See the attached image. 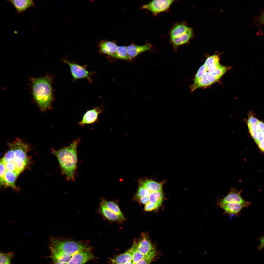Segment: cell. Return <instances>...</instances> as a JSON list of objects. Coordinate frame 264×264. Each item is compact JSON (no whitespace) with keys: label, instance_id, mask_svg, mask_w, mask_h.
Masks as SVG:
<instances>
[{"label":"cell","instance_id":"cell-37","mask_svg":"<svg viewBox=\"0 0 264 264\" xmlns=\"http://www.w3.org/2000/svg\"><path fill=\"white\" fill-rule=\"evenodd\" d=\"M221 65L219 63L210 65L207 67L208 71L211 74L214 73Z\"/></svg>","mask_w":264,"mask_h":264},{"label":"cell","instance_id":"cell-11","mask_svg":"<svg viewBox=\"0 0 264 264\" xmlns=\"http://www.w3.org/2000/svg\"><path fill=\"white\" fill-rule=\"evenodd\" d=\"M220 79L208 72H207L197 82L190 86L191 92H193L198 88L209 86L217 82Z\"/></svg>","mask_w":264,"mask_h":264},{"label":"cell","instance_id":"cell-35","mask_svg":"<svg viewBox=\"0 0 264 264\" xmlns=\"http://www.w3.org/2000/svg\"><path fill=\"white\" fill-rule=\"evenodd\" d=\"M4 163L7 170L15 172L19 175L17 173L16 167L13 162L8 161Z\"/></svg>","mask_w":264,"mask_h":264},{"label":"cell","instance_id":"cell-43","mask_svg":"<svg viewBox=\"0 0 264 264\" xmlns=\"http://www.w3.org/2000/svg\"><path fill=\"white\" fill-rule=\"evenodd\" d=\"M261 150L264 152V140L257 144Z\"/></svg>","mask_w":264,"mask_h":264},{"label":"cell","instance_id":"cell-45","mask_svg":"<svg viewBox=\"0 0 264 264\" xmlns=\"http://www.w3.org/2000/svg\"><path fill=\"white\" fill-rule=\"evenodd\" d=\"M53 264H68L66 263H62L57 262H53Z\"/></svg>","mask_w":264,"mask_h":264},{"label":"cell","instance_id":"cell-18","mask_svg":"<svg viewBox=\"0 0 264 264\" xmlns=\"http://www.w3.org/2000/svg\"><path fill=\"white\" fill-rule=\"evenodd\" d=\"M18 175L15 172L7 170L4 176L3 186L6 187H11L16 191H19V188L15 185L16 179Z\"/></svg>","mask_w":264,"mask_h":264},{"label":"cell","instance_id":"cell-19","mask_svg":"<svg viewBox=\"0 0 264 264\" xmlns=\"http://www.w3.org/2000/svg\"><path fill=\"white\" fill-rule=\"evenodd\" d=\"M139 182L141 186L144 187L152 192L162 190V183H160L148 179L141 180Z\"/></svg>","mask_w":264,"mask_h":264},{"label":"cell","instance_id":"cell-16","mask_svg":"<svg viewBox=\"0 0 264 264\" xmlns=\"http://www.w3.org/2000/svg\"><path fill=\"white\" fill-rule=\"evenodd\" d=\"M49 248L51 253L49 257L52 262L68 264L72 257L52 247H49Z\"/></svg>","mask_w":264,"mask_h":264},{"label":"cell","instance_id":"cell-38","mask_svg":"<svg viewBox=\"0 0 264 264\" xmlns=\"http://www.w3.org/2000/svg\"><path fill=\"white\" fill-rule=\"evenodd\" d=\"M257 140L255 141L257 144L264 140V133L263 131L259 130L257 133Z\"/></svg>","mask_w":264,"mask_h":264},{"label":"cell","instance_id":"cell-47","mask_svg":"<svg viewBox=\"0 0 264 264\" xmlns=\"http://www.w3.org/2000/svg\"><path fill=\"white\" fill-rule=\"evenodd\" d=\"M263 132H264V130H263Z\"/></svg>","mask_w":264,"mask_h":264},{"label":"cell","instance_id":"cell-4","mask_svg":"<svg viewBox=\"0 0 264 264\" xmlns=\"http://www.w3.org/2000/svg\"><path fill=\"white\" fill-rule=\"evenodd\" d=\"M170 41L174 49L176 51L180 46L187 44L193 35L192 28L186 23L176 24L170 29L169 33Z\"/></svg>","mask_w":264,"mask_h":264},{"label":"cell","instance_id":"cell-13","mask_svg":"<svg viewBox=\"0 0 264 264\" xmlns=\"http://www.w3.org/2000/svg\"><path fill=\"white\" fill-rule=\"evenodd\" d=\"M6 1L12 4L18 14H22L31 7H35L33 0H9Z\"/></svg>","mask_w":264,"mask_h":264},{"label":"cell","instance_id":"cell-9","mask_svg":"<svg viewBox=\"0 0 264 264\" xmlns=\"http://www.w3.org/2000/svg\"><path fill=\"white\" fill-rule=\"evenodd\" d=\"M103 110L102 106H98L87 111L83 115L78 124L81 127L86 124H94L98 121L99 115Z\"/></svg>","mask_w":264,"mask_h":264},{"label":"cell","instance_id":"cell-14","mask_svg":"<svg viewBox=\"0 0 264 264\" xmlns=\"http://www.w3.org/2000/svg\"><path fill=\"white\" fill-rule=\"evenodd\" d=\"M137 248L141 254L146 255L155 249L146 235L143 233L142 237L137 243Z\"/></svg>","mask_w":264,"mask_h":264},{"label":"cell","instance_id":"cell-1","mask_svg":"<svg viewBox=\"0 0 264 264\" xmlns=\"http://www.w3.org/2000/svg\"><path fill=\"white\" fill-rule=\"evenodd\" d=\"M80 138L75 139L69 145L56 150L51 149L52 153L58 161L62 174L68 181L75 179L77 163V148Z\"/></svg>","mask_w":264,"mask_h":264},{"label":"cell","instance_id":"cell-31","mask_svg":"<svg viewBox=\"0 0 264 264\" xmlns=\"http://www.w3.org/2000/svg\"><path fill=\"white\" fill-rule=\"evenodd\" d=\"M15 154L13 150L9 148V150L2 159L4 162L8 161L13 162L15 158Z\"/></svg>","mask_w":264,"mask_h":264},{"label":"cell","instance_id":"cell-6","mask_svg":"<svg viewBox=\"0 0 264 264\" xmlns=\"http://www.w3.org/2000/svg\"><path fill=\"white\" fill-rule=\"evenodd\" d=\"M174 1L173 0H154L143 5L141 8L148 10L156 16L168 11Z\"/></svg>","mask_w":264,"mask_h":264},{"label":"cell","instance_id":"cell-33","mask_svg":"<svg viewBox=\"0 0 264 264\" xmlns=\"http://www.w3.org/2000/svg\"><path fill=\"white\" fill-rule=\"evenodd\" d=\"M0 186H3L4 184V176L7 170L5 167V163L2 159H1L0 161Z\"/></svg>","mask_w":264,"mask_h":264},{"label":"cell","instance_id":"cell-36","mask_svg":"<svg viewBox=\"0 0 264 264\" xmlns=\"http://www.w3.org/2000/svg\"><path fill=\"white\" fill-rule=\"evenodd\" d=\"M159 206L158 205L148 202L145 205L144 210L146 211H151L157 209Z\"/></svg>","mask_w":264,"mask_h":264},{"label":"cell","instance_id":"cell-26","mask_svg":"<svg viewBox=\"0 0 264 264\" xmlns=\"http://www.w3.org/2000/svg\"><path fill=\"white\" fill-rule=\"evenodd\" d=\"M14 256L13 252L6 253L1 252L0 253V264H11V261Z\"/></svg>","mask_w":264,"mask_h":264},{"label":"cell","instance_id":"cell-12","mask_svg":"<svg viewBox=\"0 0 264 264\" xmlns=\"http://www.w3.org/2000/svg\"><path fill=\"white\" fill-rule=\"evenodd\" d=\"M218 205L223 209L224 213L229 215L231 216H237L242 209L243 208L246 207L243 204L234 202Z\"/></svg>","mask_w":264,"mask_h":264},{"label":"cell","instance_id":"cell-25","mask_svg":"<svg viewBox=\"0 0 264 264\" xmlns=\"http://www.w3.org/2000/svg\"><path fill=\"white\" fill-rule=\"evenodd\" d=\"M163 197L162 190L151 192L149 196V202L160 206L162 202Z\"/></svg>","mask_w":264,"mask_h":264},{"label":"cell","instance_id":"cell-20","mask_svg":"<svg viewBox=\"0 0 264 264\" xmlns=\"http://www.w3.org/2000/svg\"><path fill=\"white\" fill-rule=\"evenodd\" d=\"M100 209L102 215L110 220L121 222L124 220L121 217L112 212L100 203Z\"/></svg>","mask_w":264,"mask_h":264},{"label":"cell","instance_id":"cell-34","mask_svg":"<svg viewBox=\"0 0 264 264\" xmlns=\"http://www.w3.org/2000/svg\"><path fill=\"white\" fill-rule=\"evenodd\" d=\"M227 69V67L221 65L214 73L211 74L220 78L226 72Z\"/></svg>","mask_w":264,"mask_h":264},{"label":"cell","instance_id":"cell-39","mask_svg":"<svg viewBox=\"0 0 264 264\" xmlns=\"http://www.w3.org/2000/svg\"><path fill=\"white\" fill-rule=\"evenodd\" d=\"M260 244L258 247L259 251H260L264 248V236L259 238Z\"/></svg>","mask_w":264,"mask_h":264},{"label":"cell","instance_id":"cell-46","mask_svg":"<svg viewBox=\"0 0 264 264\" xmlns=\"http://www.w3.org/2000/svg\"><path fill=\"white\" fill-rule=\"evenodd\" d=\"M125 264H133L132 261L128 262L125 263Z\"/></svg>","mask_w":264,"mask_h":264},{"label":"cell","instance_id":"cell-28","mask_svg":"<svg viewBox=\"0 0 264 264\" xmlns=\"http://www.w3.org/2000/svg\"><path fill=\"white\" fill-rule=\"evenodd\" d=\"M157 254L155 249L146 255L143 259L135 264H150Z\"/></svg>","mask_w":264,"mask_h":264},{"label":"cell","instance_id":"cell-42","mask_svg":"<svg viewBox=\"0 0 264 264\" xmlns=\"http://www.w3.org/2000/svg\"><path fill=\"white\" fill-rule=\"evenodd\" d=\"M256 124L259 130L263 131L264 130V123L263 122L259 121Z\"/></svg>","mask_w":264,"mask_h":264},{"label":"cell","instance_id":"cell-23","mask_svg":"<svg viewBox=\"0 0 264 264\" xmlns=\"http://www.w3.org/2000/svg\"><path fill=\"white\" fill-rule=\"evenodd\" d=\"M137 242L134 240L131 247L128 250L132 254V262L135 264L144 258L146 255H144L140 253L137 248Z\"/></svg>","mask_w":264,"mask_h":264},{"label":"cell","instance_id":"cell-32","mask_svg":"<svg viewBox=\"0 0 264 264\" xmlns=\"http://www.w3.org/2000/svg\"><path fill=\"white\" fill-rule=\"evenodd\" d=\"M249 130L253 138L255 141L257 139V135L259 131L256 124H248Z\"/></svg>","mask_w":264,"mask_h":264},{"label":"cell","instance_id":"cell-7","mask_svg":"<svg viewBox=\"0 0 264 264\" xmlns=\"http://www.w3.org/2000/svg\"><path fill=\"white\" fill-rule=\"evenodd\" d=\"M9 148L12 149L15 154V157L22 159L28 163V159L27 153L29 150L30 147L28 144L18 138L13 142L8 143Z\"/></svg>","mask_w":264,"mask_h":264},{"label":"cell","instance_id":"cell-2","mask_svg":"<svg viewBox=\"0 0 264 264\" xmlns=\"http://www.w3.org/2000/svg\"><path fill=\"white\" fill-rule=\"evenodd\" d=\"M31 81L32 94L40 110L44 111L51 109L54 100L52 77L47 75L40 77L32 78Z\"/></svg>","mask_w":264,"mask_h":264},{"label":"cell","instance_id":"cell-22","mask_svg":"<svg viewBox=\"0 0 264 264\" xmlns=\"http://www.w3.org/2000/svg\"><path fill=\"white\" fill-rule=\"evenodd\" d=\"M100 203L109 210L121 217L124 220L125 218L117 205L113 202L102 199Z\"/></svg>","mask_w":264,"mask_h":264},{"label":"cell","instance_id":"cell-27","mask_svg":"<svg viewBox=\"0 0 264 264\" xmlns=\"http://www.w3.org/2000/svg\"><path fill=\"white\" fill-rule=\"evenodd\" d=\"M151 192L144 187L140 186L138 189L134 198L135 200H139L144 196L149 197Z\"/></svg>","mask_w":264,"mask_h":264},{"label":"cell","instance_id":"cell-3","mask_svg":"<svg viewBox=\"0 0 264 264\" xmlns=\"http://www.w3.org/2000/svg\"><path fill=\"white\" fill-rule=\"evenodd\" d=\"M49 247L71 256L79 252L91 250L92 248L86 242L76 241L69 238H56L51 236L49 237Z\"/></svg>","mask_w":264,"mask_h":264},{"label":"cell","instance_id":"cell-15","mask_svg":"<svg viewBox=\"0 0 264 264\" xmlns=\"http://www.w3.org/2000/svg\"><path fill=\"white\" fill-rule=\"evenodd\" d=\"M152 47L148 43L142 45L132 44L127 47L128 56L130 59L134 58L141 53L150 50Z\"/></svg>","mask_w":264,"mask_h":264},{"label":"cell","instance_id":"cell-30","mask_svg":"<svg viewBox=\"0 0 264 264\" xmlns=\"http://www.w3.org/2000/svg\"><path fill=\"white\" fill-rule=\"evenodd\" d=\"M219 56L217 55H214L208 57L206 60L204 64L207 67L209 66L219 62Z\"/></svg>","mask_w":264,"mask_h":264},{"label":"cell","instance_id":"cell-10","mask_svg":"<svg viewBox=\"0 0 264 264\" xmlns=\"http://www.w3.org/2000/svg\"><path fill=\"white\" fill-rule=\"evenodd\" d=\"M96 258L91 250H85L79 252L72 255L68 264H86L89 261Z\"/></svg>","mask_w":264,"mask_h":264},{"label":"cell","instance_id":"cell-17","mask_svg":"<svg viewBox=\"0 0 264 264\" xmlns=\"http://www.w3.org/2000/svg\"><path fill=\"white\" fill-rule=\"evenodd\" d=\"M98 46L101 53L112 56L116 52L118 47L113 42L102 40L100 42Z\"/></svg>","mask_w":264,"mask_h":264},{"label":"cell","instance_id":"cell-29","mask_svg":"<svg viewBox=\"0 0 264 264\" xmlns=\"http://www.w3.org/2000/svg\"><path fill=\"white\" fill-rule=\"evenodd\" d=\"M207 71V68L204 64L201 66L198 70L195 76L194 83L196 82L202 77Z\"/></svg>","mask_w":264,"mask_h":264},{"label":"cell","instance_id":"cell-24","mask_svg":"<svg viewBox=\"0 0 264 264\" xmlns=\"http://www.w3.org/2000/svg\"><path fill=\"white\" fill-rule=\"evenodd\" d=\"M112 57L117 59L130 60L128 55L127 47L125 46H118L116 52Z\"/></svg>","mask_w":264,"mask_h":264},{"label":"cell","instance_id":"cell-40","mask_svg":"<svg viewBox=\"0 0 264 264\" xmlns=\"http://www.w3.org/2000/svg\"><path fill=\"white\" fill-rule=\"evenodd\" d=\"M259 120L256 118L252 116L249 117L248 121V124H256Z\"/></svg>","mask_w":264,"mask_h":264},{"label":"cell","instance_id":"cell-5","mask_svg":"<svg viewBox=\"0 0 264 264\" xmlns=\"http://www.w3.org/2000/svg\"><path fill=\"white\" fill-rule=\"evenodd\" d=\"M61 60L69 66L72 76L73 81L86 78L88 81L92 82L91 77L94 72L88 71L87 69L86 66L80 65L65 58L62 59Z\"/></svg>","mask_w":264,"mask_h":264},{"label":"cell","instance_id":"cell-21","mask_svg":"<svg viewBox=\"0 0 264 264\" xmlns=\"http://www.w3.org/2000/svg\"><path fill=\"white\" fill-rule=\"evenodd\" d=\"M132 253L128 250L126 252L118 255L110 261L112 264H125L132 261Z\"/></svg>","mask_w":264,"mask_h":264},{"label":"cell","instance_id":"cell-44","mask_svg":"<svg viewBox=\"0 0 264 264\" xmlns=\"http://www.w3.org/2000/svg\"><path fill=\"white\" fill-rule=\"evenodd\" d=\"M260 21L261 23H264V12L261 16Z\"/></svg>","mask_w":264,"mask_h":264},{"label":"cell","instance_id":"cell-8","mask_svg":"<svg viewBox=\"0 0 264 264\" xmlns=\"http://www.w3.org/2000/svg\"><path fill=\"white\" fill-rule=\"evenodd\" d=\"M242 190L238 191L234 188H231L230 192L225 197L218 200L217 204H225L230 202H234L240 203L248 207L250 203L245 201L242 197L241 194Z\"/></svg>","mask_w":264,"mask_h":264},{"label":"cell","instance_id":"cell-41","mask_svg":"<svg viewBox=\"0 0 264 264\" xmlns=\"http://www.w3.org/2000/svg\"><path fill=\"white\" fill-rule=\"evenodd\" d=\"M139 200L140 203L146 205L149 202V197L146 196H144Z\"/></svg>","mask_w":264,"mask_h":264}]
</instances>
